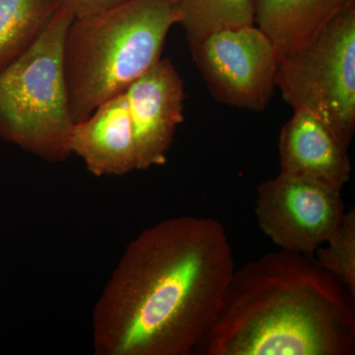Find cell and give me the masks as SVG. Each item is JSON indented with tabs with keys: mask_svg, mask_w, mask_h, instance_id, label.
I'll use <instances>...</instances> for the list:
<instances>
[{
	"mask_svg": "<svg viewBox=\"0 0 355 355\" xmlns=\"http://www.w3.org/2000/svg\"><path fill=\"white\" fill-rule=\"evenodd\" d=\"M132 121L137 170L164 165L178 125L184 121L183 79L161 58L125 91Z\"/></svg>",
	"mask_w": 355,
	"mask_h": 355,
	"instance_id": "ba28073f",
	"label": "cell"
},
{
	"mask_svg": "<svg viewBox=\"0 0 355 355\" xmlns=\"http://www.w3.org/2000/svg\"><path fill=\"white\" fill-rule=\"evenodd\" d=\"M347 149L314 114L294 109L279 135V173L342 191L352 173Z\"/></svg>",
	"mask_w": 355,
	"mask_h": 355,
	"instance_id": "9c48e42d",
	"label": "cell"
},
{
	"mask_svg": "<svg viewBox=\"0 0 355 355\" xmlns=\"http://www.w3.org/2000/svg\"><path fill=\"white\" fill-rule=\"evenodd\" d=\"M315 260L347 287L355 297V210L343 220L314 254Z\"/></svg>",
	"mask_w": 355,
	"mask_h": 355,
	"instance_id": "5bb4252c",
	"label": "cell"
},
{
	"mask_svg": "<svg viewBox=\"0 0 355 355\" xmlns=\"http://www.w3.org/2000/svg\"><path fill=\"white\" fill-rule=\"evenodd\" d=\"M58 9L55 0H0V69L36 41Z\"/></svg>",
	"mask_w": 355,
	"mask_h": 355,
	"instance_id": "7c38bea8",
	"label": "cell"
},
{
	"mask_svg": "<svg viewBox=\"0 0 355 355\" xmlns=\"http://www.w3.org/2000/svg\"><path fill=\"white\" fill-rule=\"evenodd\" d=\"M254 22L279 55L297 51L355 0H252Z\"/></svg>",
	"mask_w": 355,
	"mask_h": 355,
	"instance_id": "8fae6325",
	"label": "cell"
},
{
	"mask_svg": "<svg viewBox=\"0 0 355 355\" xmlns=\"http://www.w3.org/2000/svg\"><path fill=\"white\" fill-rule=\"evenodd\" d=\"M58 8L67 11L73 18L85 17L109 10L130 0H55Z\"/></svg>",
	"mask_w": 355,
	"mask_h": 355,
	"instance_id": "9a60e30c",
	"label": "cell"
},
{
	"mask_svg": "<svg viewBox=\"0 0 355 355\" xmlns=\"http://www.w3.org/2000/svg\"><path fill=\"white\" fill-rule=\"evenodd\" d=\"M235 270L233 248L216 219L177 216L144 229L96 302L94 354H193Z\"/></svg>",
	"mask_w": 355,
	"mask_h": 355,
	"instance_id": "6da1fadb",
	"label": "cell"
},
{
	"mask_svg": "<svg viewBox=\"0 0 355 355\" xmlns=\"http://www.w3.org/2000/svg\"><path fill=\"white\" fill-rule=\"evenodd\" d=\"M69 148L96 177L123 176L137 170L125 92L102 103L85 120L74 123Z\"/></svg>",
	"mask_w": 355,
	"mask_h": 355,
	"instance_id": "30bf717a",
	"label": "cell"
},
{
	"mask_svg": "<svg viewBox=\"0 0 355 355\" xmlns=\"http://www.w3.org/2000/svg\"><path fill=\"white\" fill-rule=\"evenodd\" d=\"M345 211L342 191L310 180L279 173L257 189L259 226L282 251L314 256Z\"/></svg>",
	"mask_w": 355,
	"mask_h": 355,
	"instance_id": "52a82bcc",
	"label": "cell"
},
{
	"mask_svg": "<svg viewBox=\"0 0 355 355\" xmlns=\"http://www.w3.org/2000/svg\"><path fill=\"white\" fill-rule=\"evenodd\" d=\"M354 296L314 256L279 250L235 270L207 355H352Z\"/></svg>",
	"mask_w": 355,
	"mask_h": 355,
	"instance_id": "7a4b0ae2",
	"label": "cell"
},
{
	"mask_svg": "<svg viewBox=\"0 0 355 355\" xmlns=\"http://www.w3.org/2000/svg\"><path fill=\"white\" fill-rule=\"evenodd\" d=\"M277 87L293 110L314 114L349 148L355 130V6L302 48L279 55Z\"/></svg>",
	"mask_w": 355,
	"mask_h": 355,
	"instance_id": "5b68a950",
	"label": "cell"
},
{
	"mask_svg": "<svg viewBox=\"0 0 355 355\" xmlns=\"http://www.w3.org/2000/svg\"><path fill=\"white\" fill-rule=\"evenodd\" d=\"M189 44L212 33L254 25L252 0H171Z\"/></svg>",
	"mask_w": 355,
	"mask_h": 355,
	"instance_id": "4fadbf2b",
	"label": "cell"
},
{
	"mask_svg": "<svg viewBox=\"0 0 355 355\" xmlns=\"http://www.w3.org/2000/svg\"><path fill=\"white\" fill-rule=\"evenodd\" d=\"M179 23L171 0H130L73 18L65 33L64 69L74 123L151 69Z\"/></svg>",
	"mask_w": 355,
	"mask_h": 355,
	"instance_id": "3957f363",
	"label": "cell"
},
{
	"mask_svg": "<svg viewBox=\"0 0 355 355\" xmlns=\"http://www.w3.org/2000/svg\"><path fill=\"white\" fill-rule=\"evenodd\" d=\"M72 19L58 8L36 41L0 69V139L48 162L71 155L76 123L65 83L64 41Z\"/></svg>",
	"mask_w": 355,
	"mask_h": 355,
	"instance_id": "277c9868",
	"label": "cell"
},
{
	"mask_svg": "<svg viewBox=\"0 0 355 355\" xmlns=\"http://www.w3.org/2000/svg\"><path fill=\"white\" fill-rule=\"evenodd\" d=\"M190 49L216 101L254 112L268 107L277 88L279 53L258 26L212 33Z\"/></svg>",
	"mask_w": 355,
	"mask_h": 355,
	"instance_id": "8992f818",
	"label": "cell"
}]
</instances>
